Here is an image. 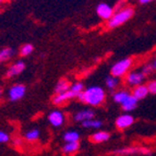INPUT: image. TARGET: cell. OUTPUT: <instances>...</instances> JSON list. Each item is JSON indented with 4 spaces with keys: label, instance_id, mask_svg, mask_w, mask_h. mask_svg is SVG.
Instances as JSON below:
<instances>
[{
    "label": "cell",
    "instance_id": "28",
    "mask_svg": "<svg viewBox=\"0 0 156 156\" xmlns=\"http://www.w3.org/2000/svg\"><path fill=\"white\" fill-rule=\"evenodd\" d=\"M141 71L145 74V76H147V74H150V73L152 72L153 70V68H152V65L151 63H146V65H144L143 67L141 68Z\"/></svg>",
    "mask_w": 156,
    "mask_h": 156
},
{
    "label": "cell",
    "instance_id": "16",
    "mask_svg": "<svg viewBox=\"0 0 156 156\" xmlns=\"http://www.w3.org/2000/svg\"><path fill=\"white\" fill-rule=\"evenodd\" d=\"M130 95H131V93L128 92L127 90H118V91H116L112 94V99H114L115 103L122 105Z\"/></svg>",
    "mask_w": 156,
    "mask_h": 156
},
{
    "label": "cell",
    "instance_id": "25",
    "mask_svg": "<svg viewBox=\"0 0 156 156\" xmlns=\"http://www.w3.org/2000/svg\"><path fill=\"white\" fill-rule=\"evenodd\" d=\"M70 90L79 96V95H80V94L85 90V87H84V84L82 83V82H76V83L71 84Z\"/></svg>",
    "mask_w": 156,
    "mask_h": 156
},
{
    "label": "cell",
    "instance_id": "2",
    "mask_svg": "<svg viewBox=\"0 0 156 156\" xmlns=\"http://www.w3.org/2000/svg\"><path fill=\"white\" fill-rule=\"evenodd\" d=\"M134 14V9L132 7H123L119 9L112 14V18L107 21V27L108 29H116L119 27L126 22H128Z\"/></svg>",
    "mask_w": 156,
    "mask_h": 156
},
{
    "label": "cell",
    "instance_id": "30",
    "mask_svg": "<svg viewBox=\"0 0 156 156\" xmlns=\"http://www.w3.org/2000/svg\"><path fill=\"white\" fill-rule=\"evenodd\" d=\"M138 1L141 3V5H147V3L153 2L154 0H138Z\"/></svg>",
    "mask_w": 156,
    "mask_h": 156
},
{
    "label": "cell",
    "instance_id": "18",
    "mask_svg": "<svg viewBox=\"0 0 156 156\" xmlns=\"http://www.w3.org/2000/svg\"><path fill=\"white\" fill-rule=\"evenodd\" d=\"M71 87L70 82L67 80V79H61L57 82L55 86V94H61L65 93V92L69 91Z\"/></svg>",
    "mask_w": 156,
    "mask_h": 156
},
{
    "label": "cell",
    "instance_id": "29",
    "mask_svg": "<svg viewBox=\"0 0 156 156\" xmlns=\"http://www.w3.org/2000/svg\"><path fill=\"white\" fill-rule=\"evenodd\" d=\"M13 144H14V145H16V146H20L22 144V140L20 138H16V140L13 141Z\"/></svg>",
    "mask_w": 156,
    "mask_h": 156
},
{
    "label": "cell",
    "instance_id": "24",
    "mask_svg": "<svg viewBox=\"0 0 156 156\" xmlns=\"http://www.w3.org/2000/svg\"><path fill=\"white\" fill-rule=\"evenodd\" d=\"M34 46L32 44H24L23 46L20 48V56L21 57H27L33 52Z\"/></svg>",
    "mask_w": 156,
    "mask_h": 156
},
{
    "label": "cell",
    "instance_id": "14",
    "mask_svg": "<svg viewBox=\"0 0 156 156\" xmlns=\"http://www.w3.org/2000/svg\"><path fill=\"white\" fill-rule=\"evenodd\" d=\"M110 139V133L107 132V131H97V132H94L93 134L90 136V140L94 143H103V142H106Z\"/></svg>",
    "mask_w": 156,
    "mask_h": 156
},
{
    "label": "cell",
    "instance_id": "26",
    "mask_svg": "<svg viewBox=\"0 0 156 156\" xmlns=\"http://www.w3.org/2000/svg\"><path fill=\"white\" fill-rule=\"evenodd\" d=\"M148 89V92L151 94H156V80H152L150 81L147 84H146Z\"/></svg>",
    "mask_w": 156,
    "mask_h": 156
},
{
    "label": "cell",
    "instance_id": "22",
    "mask_svg": "<svg viewBox=\"0 0 156 156\" xmlns=\"http://www.w3.org/2000/svg\"><path fill=\"white\" fill-rule=\"evenodd\" d=\"M63 140L66 142H79V140H80V133L74 130L67 131L63 134Z\"/></svg>",
    "mask_w": 156,
    "mask_h": 156
},
{
    "label": "cell",
    "instance_id": "5",
    "mask_svg": "<svg viewBox=\"0 0 156 156\" xmlns=\"http://www.w3.org/2000/svg\"><path fill=\"white\" fill-rule=\"evenodd\" d=\"M145 78H146V76L141 70L130 71V72L126 76L125 82H126V84H127L128 86L135 87V86L143 84Z\"/></svg>",
    "mask_w": 156,
    "mask_h": 156
},
{
    "label": "cell",
    "instance_id": "33",
    "mask_svg": "<svg viewBox=\"0 0 156 156\" xmlns=\"http://www.w3.org/2000/svg\"><path fill=\"white\" fill-rule=\"evenodd\" d=\"M3 1H5V0H0V5H2V2H3Z\"/></svg>",
    "mask_w": 156,
    "mask_h": 156
},
{
    "label": "cell",
    "instance_id": "10",
    "mask_svg": "<svg viewBox=\"0 0 156 156\" xmlns=\"http://www.w3.org/2000/svg\"><path fill=\"white\" fill-rule=\"evenodd\" d=\"M25 69V62L23 60H18L16 62H13L10 67L8 68V70L5 72V76L7 78H13L19 74H21Z\"/></svg>",
    "mask_w": 156,
    "mask_h": 156
},
{
    "label": "cell",
    "instance_id": "17",
    "mask_svg": "<svg viewBox=\"0 0 156 156\" xmlns=\"http://www.w3.org/2000/svg\"><path fill=\"white\" fill-rule=\"evenodd\" d=\"M138 101H139L138 99L135 98L132 94H131L130 96L127 98V101H126L125 103L121 105V108H122L125 112H132V110H134L135 108H136V106H138Z\"/></svg>",
    "mask_w": 156,
    "mask_h": 156
},
{
    "label": "cell",
    "instance_id": "23",
    "mask_svg": "<svg viewBox=\"0 0 156 156\" xmlns=\"http://www.w3.org/2000/svg\"><path fill=\"white\" fill-rule=\"evenodd\" d=\"M82 126L84 128H86V129H99L103 126V122H101V120L97 119H90L82 122Z\"/></svg>",
    "mask_w": 156,
    "mask_h": 156
},
{
    "label": "cell",
    "instance_id": "21",
    "mask_svg": "<svg viewBox=\"0 0 156 156\" xmlns=\"http://www.w3.org/2000/svg\"><path fill=\"white\" fill-rule=\"evenodd\" d=\"M39 136H41V132H39V130L36 129V128L30 129L29 131H26L24 133V139L26 141H29V142H34V141L38 140Z\"/></svg>",
    "mask_w": 156,
    "mask_h": 156
},
{
    "label": "cell",
    "instance_id": "15",
    "mask_svg": "<svg viewBox=\"0 0 156 156\" xmlns=\"http://www.w3.org/2000/svg\"><path fill=\"white\" fill-rule=\"evenodd\" d=\"M16 50L11 48V47H5L0 49V63L7 62L9 60H11L14 55H16Z\"/></svg>",
    "mask_w": 156,
    "mask_h": 156
},
{
    "label": "cell",
    "instance_id": "4",
    "mask_svg": "<svg viewBox=\"0 0 156 156\" xmlns=\"http://www.w3.org/2000/svg\"><path fill=\"white\" fill-rule=\"evenodd\" d=\"M115 156H129V155H151L152 151L143 146H127V147L118 148L112 152Z\"/></svg>",
    "mask_w": 156,
    "mask_h": 156
},
{
    "label": "cell",
    "instance_id": "11",
    "mask_svg": "<svg viewBox=\"0 0 156 156\" xmlns=\"http://www.w3.org/2000/svg\"><path fill=\"white\" fill-rule=\"evenodd\" d=\"M74 97H78L76 93H73L71 90L69 91L65 92V93H61V94H55V96L52 97V103L55 105H62L65 103H67L68 101H70V99L74 98Z\"/></svg>",
    "mask_w": 156,
    "mask_h": 156
},
{
    "label": "cell",
    "instance_id": "6",
    "mask_svg": "<svg viewBox=\"0 0 156 156\" xmlns=\"http://www.w3.org/2000/svg\"><path fill=\"white\" fill-rule=\"evenodd\" d=\"M26 93V86L23 84H14L9 89L8 97L11 101H16L23 98Z\"/></svg>",
    "mask_w": 156,
    "mask_h": 156
},
{
    "label": "cell",
    "instance_id": "27",
    "mask_svg": "<svg viewBox=\"0 0 156 156\" xmlns=\"http://www.w3.org/2000/svg\"><path fill=\"white\" fill-rule=\"evenodd\" d=\"M10 141V135L5 131L0 130V143H5Z\"/></svg>",
    "mask_w": 156,
    "mask_h": 156
},
{
    "label": "cell",
    "instance_id": "1",
    "mask_svg": "<svg viewBox=\"0 0 156 156\" xmlns=\"http://www.w3.org/2000/svg\"><path fill=\"white\" fill-rule=\"evenodd\" d=\"M78 99L84 104L92 107L101 106L105 103L106 92L103 87L98 85H92L84 90L78 96Z\"/></svg>",
    "mask_w": 156,
    "mask_h": 156
},
{
    "label": "cell",
    "instance_id": "12",
    "mask_svg": "<svg viewBox=\"0 0 156 156\" xmlns=\"http://www.w3.org/2000/svg\"><path fill=\"white\" fill-rule=\"evenodd\" d=\"M95 117V112H93L92 109H81L79 112H76L73 116V119L76 122H84L86 120L90 119H94Z\"/></svg>",
    "mask_w": 156,
    "mask_h": 156
},
{
    "label": "cell",
    "instance_id": "3",
    "mask_svg": "<svg viewBox=\"0 0 156 156\" xmlns=\"http://www.w3.org/2000/svg\"><path fill=\"white\" fill-rule=\"evenodd\" d=\"M133 65V59L130 57L123 58V59L118 60L117 62H115L112 65V69H110V74L116 78H123L130 72V69L132 68Z\"/></svg>",
    "mask_w": 156,
    "mask_h": 156
},
{
    "label": "cell",
    "instance_id": "7",
    "mask_svg": "<svg viewBox=\"0 0 156 156\" xmlns=\"http://www.w3.org/2000/svg\"><path fill=\"white\" fill-rule=\"evenodd\" d=\"M47 119L52 127L59 128L62 127L63 123L66 122V115L61 110H52L51 112H49Z\"/></svg>",
    "mask_w": 156,
    "mask_h": 156
},
{
    "label": "cell",
    "instance_id": "9",
    "mask_svg": "<svg viewBox=\"0 0 156 156\" xmlns=\"http://www.w3.org/2000/svg\"><path fill=\"white\" fill-rule=\"evenodd\" d=\"M133 123H134V118L130 114L120 115L119 117L116 119V121H115V125H116V127L119 130H125L127 128L131 127Z\"/></svg>",
    "mask_w": 156,
    "mask_h": 156
},
{
    "label": "cell",
    "instance_id": "13",
    "mask_svg": "<svg viewBox=\"0 0 156 156\" xmlns=\"http://www.w3.org/2000/svg\"><path fill=\"white\" fill-rule=\"evenodd\" d=\"M131 94H132L133 96L138 99V101H141V99L145 98L148 94H150V92H148V89H147V86H146V84H141V85H138V86H135V87H133L132 93Z\"/></svg>",
    "mask_w": 156,
    "mask_h": 156
},
{
    "label": "cell",
    "instance_id": "8",
    "mask_svg": "<svg viewBox=\"0 0 156 156\" xmlns=\"http://www.w3.org/2000/svg\"><path fill=\"white\" fill-rule=\"evenodd\" d=\"M114 13H115L114 8H112L110 5H108V3L101 2V3H99V5H97L96 14L99 19H101V20H106V21H108V20L112 16Z\"/></svg>",
    "mask_w": 156,
    "mask_h": 156
},
{
    "label": "cell",
    "instance_id": "31",
    "mask_svg": "<svg viewBox=\"0 0 156 156\" xmlns=\"http://www.w3.org/2000/svg\"><path fill=\"white\" fill-rule=\"evenodd\" d=\"M151 65H152V68H153V70L156 71V57L153 59V62H152Z\"/></svg>",
    "mask_w": 156,
    "mask_h": 156
},
{
    "label": "cell",
    "instance_id": "19",
    "mask_svg": "<svg viewBox=\"0 0 156 156\" xmlns=\"http://www.w3.org/2000/svg\"><path fill=\"white\" fill-rule=\"evenodd\" d=\"M119 84H120V79L116 78V76H112V74L107 76L106 80H105V85L110 91H115L119 86Z\"/></svg>",
    "mask_w": 156,
    "mask_h": 156
},
{
    "label": "cell",
    "instance_id": "20",
    "mask_svg": "<svg viewBox=\"0 0 156 156\" xmlns=\"http://www.w3.org/2000/svg\"><path fill=\"white\" fill-rule=\"evenodd\" d=\"M80 148V143L79 142H66V144L62 147V153L65 154H73L79 151Z\"/></svg>",
    "mask_w": 156,
    "mask_h": 156
},
{
    "label": "cell",
    "instance_id": "32",
    "mask_svg": "<svg viewBox=\"0 0 156 156\" xmlns=\"http://www.w3.org/2000/svg\"><path fill=\"white\" fill-rule=\"evenodd\" d=\"M1 96H2V90L0 89V98H1Z\"/></svg>",
    "mask_w": 156,
    "mask_h": 156
}]
</instances>
